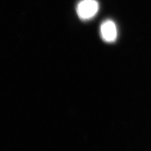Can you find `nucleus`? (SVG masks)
Segmentation results:
<instances>
[{
  "instance_id": "f257e3e1",
  "label": "nucleus",
  "mask_w": 151,
  "mask_h": 151,
  "mask_svg": "<svg viewBox=\"0 0 151 151\" xmlns=\"http://www.w3.org/2000/svg\"><path fill=\"white\" fill-rule=\"evenodd\" d=\"M99 9V4L96 0H82L76 8V12L80 19L89 20L96 15Z\"/></svg>"
},
{
  "instance_id": "f03ea898",
  "label": "nucleus",
  "mask_w": 151,
  "mask_h": 151,
  "mask_svg": "<svg viewBox=\"0 0 151 151\" xmlns=\"http://www.w3.org/2000/svg\"><path fill=\"white\" fill-rule=\"evenodd\" d=\"M101 36L104 41L113 42L117 37V28L115 23L111 20H106L102 23L100 27Z\"/></svg>"
}]
</instances>
